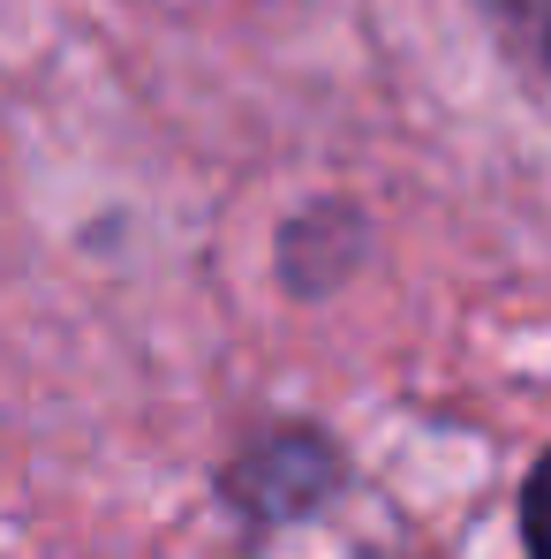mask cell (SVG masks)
<instances>
[{
	"label": "cell",
	"instance_id": "obj_1",
	"mask_svg": "<svg viewBox=\"0 0 551 559\" xmlns=\"http://www.w3.org/2000/svg\"><path fill=\"white\" fill-rule=\"evenodd\" d=\"M522 545H529V559H551V454L522 484Z\"/></svg>",
	"mask_w": 551,
	"mask_h": 559
},
{
	"label": "cell",
	"instance_id": "obj_2",
	"mask_svg": "<svg viewBox=\"0 0 551 559\" xmlns=\"http://www.w3.org/2000/svg\"><path fill=\"white\" fill-rule=\"evenodd\" d=\"M544 38H551V0H544Z\"/></svg>",
	"mask_w": 551,
	"mask_h": 559
}]
</instances>
